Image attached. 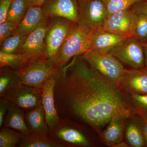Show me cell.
<instances>
[{"label": "cell", "instance_id": "37", "mask_svg": "<svg viewBox=\"0 0 147 147\" xmlns=\"http://www.w3.org/2000/svg\"><path fill=\"white\" fill-rule=\"evenodd\" d=\"M129 146V145L127 142H123V141L114 145L113 147H128Z\"/></svg>", "mask_w": 147, "mask_h": 147}, {"label": "cell", "instance_id": "3", "mask_svg": "<svg viewBox=\"0 0 147 147\" xmlns=\"http://www.w3.org/2000/svg\"><path fill=\"white\" fill-rule=\"evenodd\" d=\"M90 47V33L79 24L74 26L54 61L59 67L65 65L74 57L80 56L86 52Z\"/></svg>", "mask_w": 147, "mask_h": 147}, {"label": "cell", "instance_id": "35", "mask_svg": "<svg viewBox=\"0 0 147 147\" xmlns=\"http://www.w3.org/2000/svg\"><path fill=\"white\" fill-rule=\"evenodd\" d=\"M141 42L142 44V47H143V51H144L145 66L147 67V39L146 40Z\"/></svg>", "mask_w": 147, "mask_h": 147}, {"label": "cell", "instance_id": "7", "mask_svg": "<svg viewBox=\"0 0 147 147\" xmlns=\"http://www.w3.org/2000/svg\"><path fill=\"white\" fill-rule=\"evenodd\" d=\"M73 21L60 17L50 18L45 37L46 54L54 60L64 41L75 24Z\"/></svg>", "mask_w": 147, "mask_h": 147}, {"label": "cell", "instance_id": "32", "mask_svg": "<svg viewBox=\"0 0 147 147\" xmlns=\"http://www.w3.org/2000/svg\"><path fill=\"white\" fill-rule=\"evenodd\" d=\"M13 0H0V24L6 21L7 16Z\"/></svg>", "mask_w": 147, "mask_h": 147}, {"label": "cell", "instance_id": "17", "mask_svg": "<svg viewBox=\"0 0 147 147\" xmlns=\"http://www.w3.org/2000/svg\"><path fill=\"white\" fill-rule=\"evenodd\" d=\"M5 127L13 129L23 135L30 133L24 115V110L11 103L4 120Z\"/></svg>", "mask_w": 147, "mask_h": 147}, {"label": "cell", "instance_id": "19", "mask_svg": "<svg viewBox=\"0 0 147 147\" xmlns=\"http://www.w3.org/2000/svg\"><path fill=\"white\" fill-rule=\"evenodd\" d=\"M130 123L125 127V138L129 146L133 147H146L144 137L141 121L137 115L131 118Z\"/></svg>", "mask_w": 147, "mask_h": 147}, {"label": "cell", "instance_id": "26", "mask_svg": "<svg viewBox=\"0 0 147 147\" xmlns=\"http://www.w3.org/2000/svg\"><path fill=\"white\" fill-rule=\"evenodd\" d=\"M27 37L20 34L14 33L1 44V51L7 53H16L25 42Z\"/></svg>", "mask_w": 147, "mask_h": 147}, {"label": "cell", "instance_id": "15", "mask_svg": "<svg viewBox=\"0 0 147 147\" xmlns=\"http://www.w3.org/2000/svg\"><path fill=\"white\" fill-rule=\"evenodd\" d=\"M136 14L131 8L115 12L106 19L102 28L110 31L132 34Z\"/></svg>", "mask_w": 147, "mask_h": 147}, {"label": "cell", "instance_id": "18", "mask_svg": "<svg viewBox=\"0 0 147 147\" xmlns=\"http://www.w3.org/2000/svg\"><path fill=\"white\" fill-rule=\"evenodd\" d=\"M25 117L31 133L47 136L50 134L42 104L27 112Z\"/></svg>", "mask_w": 147, "mask_h": 147}, {"label": "cell", "instance_id": "25", "mask_svg": "<svg viewBox=\"0 0 147 147\" xmlns=\"http://www.w3.org/2000/svg\"><path fill=\"white\" fill-rule=\"evenodd\" d=\"M23 135L3 126L0 130V147H14L18 145Z\"/></svg>", "mask_w": 147, "mask_h": 147}, {"label": "cell", "instance_id": "36", "mask_svg": "<svg viewBox=\"0 0 147 147\" xmlns=\"http://www.w3.org/2000/svg\"><path fill=\"white\" fill-rule=\"evenodd\" d=\"M29 6H40L45 0H28Z\"/></svg>", "mask_w": 147, "mask_h": 147}, {"label": "cell", "instance_id": "11", "mask_svg": "<svg viewBox=\"0 0 147 147\" xmlns=\"http://www.w3.org/2000/svg\"><path fill=\"white\" fill-rule=\"evenodd\" d=\"M40 7L46 18L63 17L78 23V3L76 0H45Z\"/></svg>", "mask_w": 147, "mask_h": 147}, {"label": "cell", "instance_id": "4", "mask_svg": "<svg viewBox=\"0 0 147 147\" xmlns=\"http://www.w3.org/2000/svg\"><path fill=\"white\" fill-rule=\"evenodd\" d=\"M80 57L110 82L119 86L126 69L117 58L108 53L88 50Z\"/></svg>", "mask_w": 147, "mask_h": 147}, {"label": "cell", "instance_id": "5", "mask_svg": "<svg viewBox=\"0 0 147 147\" xmlns=\"http://www.w3.org/2000/svg\"><path fill=\"white\" fill-rule=\"evenodd\" d=\"M79 26L90 33L103 28L108 11L102 0L77 1Z\"/></svg>", "mask_w": 147, "mask_h": 147}, {"label": "cell", "instance_id": "24", "mask_svg": "<svg viewBox=\"0 0 147 147\" xmlns=\"http://www.w3.org/2000/svg\"><path fill=\"white\" fill-rule=\"evenodd\" d=\"M29 7L28 0H13L9 9L5 21H12L19 25Z\"/></svg>", "mask_w": 147, "mask_h": 147}, {"label": "cell", "instance_id": "28", "mask_svg": "<svg viewBox=\"0 0 147 147\" xmlns=\"http://www.w3.org/2000/svg\"><path fill=\"white\" fill-rule=\"evenodd\" d=\"M132 34L141 42L147 39V15L136 14Z\"/></svg>", "mask_w": 147, "mask_h": 147}, {"label": "cell", "instance_id": "22", "mask_svg": "<svg viewBox=\"0 0 147 147\" xmlns=\"http://www.w3.org/2000/svg\"><path fill=\"white\" fill-rule=\"evenodd\" d=\"M34 59L25 54L7 53L0 51V67L7 66L18 70L26 66Z\"/></svg>", "mask_w": 147, "mask_h": 147}, {"label": "cell", "instance_id": "30", "mask_svg": "<svg viewBox=\"0 0 147 147\" xmlns=\"http://www.w3.org/2000/svg\"><path fill=\"white\" fill-rule=\"evenodd\" d=\"M135 108L136 115L141 121L146 147H147V111L138 106H135Z\"/></svg>", "mask_w": 147, "mask_h": 147}, {"label": "cell", "instance_id": "6", "mask_svg": "<svg viewBox=\"0 0 147 147\" xmlns=\"http://www.w3.org/2000/svg\"><path fill=\"white\" fill-rule=\"evenodd\" d=\"M107 53L131 69H137L146 67L142 43L133 35L124 40Z\"/></svg>", "mask_w": 147, "mask_h": 147}, {"label": "cell", "instance_id": "13", "mask_svg": "<svg viewBox=\"0 0 147 147\" xmlns=\"http://www.w3.org/2000/svg\"><path fill=\"white\" fill-rule=\"evenodd\" d=\"M136 115L121 112L115 113L101 134L106 144L113 147L123 141L127 120Z\"/></svg>", "mask_w": 147, "mask_h": 147}, {"label": "cell", "instance_id": "29", "mask_svg": "<svg viewBox=\"0 0 147 147\" xmlns=\"http://www.w3.org/2000/svg\"><path fill=\"white\" fill-rule=\"evenodd\" d=\"M18 25L12 21H5L0 24V44L13 34Z\"/></svg>", "mask_w": 147, "mask_h": 147}, {"label": "cell", "instance_id": "38", "mask_svg": "<svg viewBox=\"0 0 147 147\" xmlns=\"http://www.w3.org/2000/svg\"><path fill=\"white\" fill-rule=\"evenodd\" d=\"M76 1H80V0H76Z\"/></svg>", "mask_w": 147, "mask_h": 147}, {"label": "cell", "instance_id": "9", "mask_svg": "<svg viewBox=\"0 0 147 147\" xmlns=\"http://www.w3.org/2000/svg\"><path fill=\"white\" fill-rule=\"evenodd\" d=\"M50 18L46 19L28 36L16 53L25 54L32 59L47 56L45 39Z\"/></svg>", "mask_w": 147, "mask_h": 147}, {"label": "cell", "instance_id": "12", "mask_svg": "<svg viewBox=\"0 0 147 147\" xmlns=\"http://www.w3.org/2000/svg\"><path fill=\"white\" fill-rule=\"evenodd\" d=\"M119 86L127 94H147V67L126 69Z\"/></svg>", "mask_w": 147, "mask_h": 147}, {"label": "cell", "instance_id": "34", "mask_svg": "<svg viewBox=\"0 0 147 147\" xmlns=\"http://www.w3.org/2000/svg\"><path fill=\"white\" fill-rule=\"evenodd\" d=\"M131 9L136 14L147 15V0H141L135 3Z\"/></svg>", "mask_w": 147, "mask_h": 147}, {"label": "cell", "instance_id": "8", "mask_svg": "<svg viewBox=\"0 0 147 147\" xmlns=\"http://www.w3.org/2000/svg\"><path fill=\"white\" fill-rule=\"evenodd\" d=\"M4 97L26 112L42 104L41 89L22 83Z\"/></svg>", "mask_w": 147, "mask_h": 147}, {"label": "cell", "instance_id": "23", "mask_svg": "<svg viewBox=\"0 0 147 147\" xmlns=\"http://www.w3.org/2000/svg\"><path fill=\"white\" fill-rule=\"evenodd\" d=\"M18 146L20 147H62L63 145L51 140L47 135L30 133L23 135Z\"/></svg>", "mask_w": 147, "mask_h": 147}, {"label": "cell", "instance_id": "31", "mask_svg": "<svg viewBox=\"0 0 147 147\" xmlns=\"http://www.w3.org/2000/svg\"><path fill=\"white\" fill-rule=\"evenodd\" d=\"M134 106H138L147 111V94H128Z\"/></svg>", "mask_w": 147, "mask_h": 147}, {"label": "cell", "instance_id": "20", "mask_svg": "<svg viewBox=\"0 0 147 147\" xmlns=\"http://www.w3.org/2000/svg\"><path fill=\"white\" fill-rule=\"evenodd\" d=\"M51 134L64 142L73 144L84 147L90 145L88 139L82 132L72 127L64 126L63 123L55 132Z\"/></svg>", "mask_w": 147, "mask_h": 147}, {"label": "cell", "instance_id": "2", "mask_svg": "<svg viewBox=\"0 0 147 147\" xmlns=\"http://www.w3.org/2000/svg\"><path fill=\"white\" fill-rule=\"evenodd\" d=\"M60 68L53 60L44 56L33 60L24 68L15 71L22 84L41 89Z\"/></svg>", "mask_w": 147, "mask_h": 147}, {"label": "cell", "instance_id": "10", "mask_svg": "<svg viewBox=\"0 0 147 147\" xmlns=\"http://www.w3.org/2000/svg\"><path fill=\"white\" fill-rule=\"evenodd\" d=\"M56 75L49 79L41 89L42 104L50 134L55 132L61 126L63 122L58 115L55 107L54 88Z\"/></svg>", "mask_w": 147, "mask_h": 147}, {"label": "cell", "instance_id": "21", "mask_svg": "<svg viewBox=\"0 0 147 147\" xmlns=\"http://www.w3.org/2000/svg\"><path fill=\"white\" fill-rule=\"evenodd\" d=\"M22 84L16 71L7 66L1 67L0 96L4 97L8 92Z\"/></svg>", "mask_w": 147, "mask_h": 147}, {"label": "cell", "instance_id": "33", "mask_svg": "<svg viewBox=\"0 0 147 147\" xmlns=\"http://www.w3.org/2000/svg\"><path fill=\"white\" fill-rule=\"evenodd\" d=\"M11 102L6 98L1 97L0 100V127L3 126L5 117Z\"/></svg>", "mask_w": 147, "mask_h": 147}, {"label": "cell", "instance_id": "1", "mask_svg": "<svg viewBox=\"0 0 147 147\" xmlns=\"http://www.w3.org/2000/svg\"><path fill=\"white\" fill-rule=\"evenodd\" d=\"M54 98L63 121L84 124L100 135L115 113L136 114L128 94L79 56L56 74Z\"/></svg>", "mask_w": 147, "mask_h": 147}, {"label": "cell", "instance_id": "27", "mask_svg": "<svg viewBox=\"0 0 147 147\" xmlns=\"http://www.w3.org/2000/svg\"><path fill=\"white\" fill-rule=\"evenodd\" d=\"M108 11V18L115 12L131 8L135 3L141 0H102Z\"/></svg>", "mask_w": 147, "mask_h": 147}, {"label": "cell", "instance_id": "14", "mask_svg": "<svg viewBox=\"0 0 147 147\" xmlns=\"http://www.w3.org/2000/svg\"><path fill=\"white\" fill-rule=\"evenodd\" d=\"M132 34H122L103 28L90 34V47L89 50L100 53H107L109 50Z\"/></svg>", "mask_w": 147, "mask_h": 147}, {"label": "cell", "instance_id": "16", "mask_svg": "<svg viewBox=\"0 0 147 147\" xmlns=\"http://www.w3.org/2000/svg\"><path fill=\"white\" fill-rule=\"evenodd\" d=\"M47 18L44 16L40 6H29L14 33L28 36Z\"/></svg>", "mask_w": 147, "mask_h": 147}]
</instances>
